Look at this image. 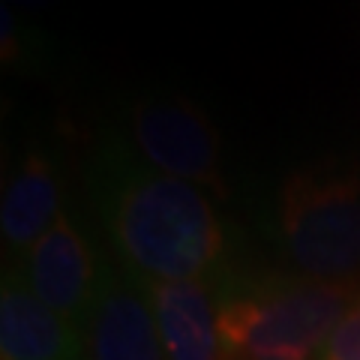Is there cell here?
<instances>
[{"mask_svg": "<svg viewBox=\"0 0 360 360\" xmlns=\"http://www.w3.org/2000/svg\"><path fill=\"white\" fill-rule=\"evenodd\" d=\"M105 222L127 270L148 283H210L225 258V229L205 189L150 168L111 186Z\"/></svg>", "mask_w": 360, "mask_h": 360, "instance_id": "1", "label": "cell"}, {"mask_svg": "<svg viewBox=\"0 0 360 360\" xmlns=\"http://www.w3.org/2000/svg\"><path fill=\"white\" fill-rule=\"evenodd\" d=\"M360 295L354 283H262L219 300L229 360H315Z\"/></svg>", "mask_w": 360, "mask_h": 360, "instance_id": "2", "label": "cell"}, {"mask_svg": "<svg viewBox=\"0 0 360 360\" xmlns=\"http://www.w3.org/2000/svg\"><path fill=\"white\" fill-rule=\"evenodd\" d=\"M279 234L312 279L352 283L360 274V177L295 172L279 189Z\"/></svg>", "mask_w": 360, "mask_h": 360, "instance_id": "3", "label": "cell"}, {"mask_svg": "<svg viewBox=\"0 0 360 360\" xmlns=\"http://www.w3.org/2000/svg\"><path fill=\"white\" fill-rule=\"evenodd\" d=\"M129 135L141 162L156 174L225 195L217 127L184 96H153L132 108Z\"/></svg>", "mask_w": 360, "mask_h": 360, "instance_id": "4", "label": "cell"}, {"mask_svg": "<svg viewBox=\"0 0 360 360\" xmlns=\"http://www.w3.org/2000/svg\"><path fill=\"white\" fill-rule=\"evenodd\" d=\"M18 274L45 307L87 330L103 270L96 267L94 252L70 213H60L58 222L30 246Z\"/></svg>", "mask_w": 360, "mask_h": 360, "instance_id": "5", "label": "cell"}, {"mask_svg": "<svg viewBox=\"0 0 360 360\" xmlns=\"http://www.w3.org/2000/svg\"><path fill=\"white\" fill-rule=\"evenodd\" d=\"M84 360H165L148 291L132 270H103Z\"/></svg>", "mask_w": 360, "mask_h": 360, "instance_id": "6", "label": "cell"}, {"mask_svg": "<svg viewBox=\"0 0 360 360\" xmlns=\"http://www.w3.org/2000/svg\"><path fill=\"white\" fill-rule=\"evenodd\" d=\"M84 330L33 295L21 274L0 285V360H84Z\"/></svg>", "mask_w": 360, "mask_h": 360, "instance_id": "7", "label": "cell"}, {"mask_svg": "<svg viewBox=\"0 0 360 360\" xmlns=\"http://www.w3.org/2000/svg\"><path fill=\"white\" fill-rule=\"evenodd\" d=\"M144 283L165 360H229L219 336V297L210 283Z\"/></svg>", "mask_w": 360, "mask_h": 360, "instance_id": "8", "label": "cell"}, {"mask_svg": "<svg viewBox=\"0 0 360 360\" xmlns=\"http://www.w3.org/2000/svg\"><path fill=\"white\" fill-rule=\"evenodd\" d=\"M60 180L51 160L39 150L27 153L15 172L13 184L4 193L0 205V234H4V250L18 258L30 252L45 231L60 217Z\"/></svg>", "mask_w": 360, "mask_h": 360, "instance_id": "9", "label": "cell"}, {"mask_svg": "<svg viewBox=\"0 0 360 360\" xmlns=\"http://www.w3.org/2000/svg\"><path fill=\"white\" fill-rule=\"evenodd\" d=\"M321 360H360V295L354 297V303L342 315V321L330 333V340L321 352Z\"/></svg>", "mask_w": 360, "mask_h": 360, "instance_id": "10", "label": "cell"}, {"mask_svg": "<svg viewBox=\"0 0 360 360\" xmlns=\"http://www.w3.org/2000/svg\"><path fill=\"white\" fill-rule=\"evenodd\" d=\"M15 6H25V9H42V6H49L54 4V0H13Z\"/></svg>", "mask_w": 360, "mask_h": 360, "instance_id": "11", "label": "cell"}]
</instances>
